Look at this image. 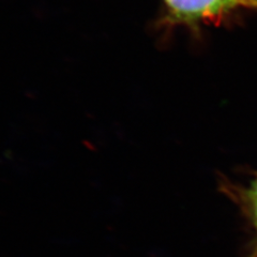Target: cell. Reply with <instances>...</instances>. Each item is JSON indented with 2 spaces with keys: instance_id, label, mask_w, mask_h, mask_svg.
<instances>
[{
  "instance_id": "6da1fadb",
  "label": "cell",
  "mask_w": 257,
  "mask_h": 257,
  "mask_svg": "<svg viewBox=\"0 0 257 257\" xmlns=\"http://www.w3.org/2000/svg\"><path fill=\"white\" fill-rule=\"evenodd\" d=\"M164 4L173 19L184 23L222 18L240 8L257 9V0H164Z\"/></svg>"
},
{
  "instance_id": "7a4b0ae2",
  "label": "cell",
  "mask_w": 257,
  "mask_h": 257,
  "mask_svg": "<svg viewBox=\"0 0 257 257\" xmlns=\"http://www.w3.org/2000/svg\"><path fill=\"white\" fill-rule=\"evenodd\" d=\"M253 198H257V180L253 186Z\"/></svg>"
},
{
  "instance_id": "3957f363",
  "label": "cell",
  "mask_w": 257,
  "mask_h": 257,
  "mask_svg": "<svg viewBox=\"0 0 257 257\" xmlns=\"http://www.w3.org/2000/svg\"><path fill=\"white\" fill-rule=\"evenodd\" d=\"M254 208H255V216H256V223H257V198H254Z\"/></svg>"
}]
</instances>
